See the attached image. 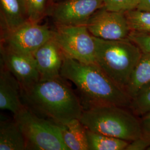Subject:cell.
<instances>
[{"mask_svg": "<svg viewBox=\"0 0 150 150\" xmlns=\"http://www.w3.org/2000/svg\"><path fill=\"white\" fill-rule=\"evenodd\" d=\"M64 144L68 150H88L87 129L80 119L61 126Z\"/></svg>", "mask_w": 150, "mask_h": 150, "instance_id": "obj_15", "label": "cell"}, {"mask_svg": "<svg viewBox=\"0 0 150 150\" xmlns=\"http://www.w3.org/2000/svg\"><path fill=\"white\" fill-rule=\"evenodd\" d=\"M150 145L149 142L141 137L129 142L125 150H146Z\"/></svg>", "mask_w": 150, "mask_h": 150, "instance_id": "obj_24", "label": "cell"}, {"mask_svg": "<svg viewBox=\"0 0 150 150\" xmlns=\"http://www.w3.org/2000/svg\"><path fill=\"white\" fill-rule=\"evenodd\" d=\"M86 26L93 36L104 40L127 38L131 32L125 12L109 10L105 7L91 16Z\"/></svg>", "mask_w": 150, "mask_h": 150, "instance_id": "obj_9", "label": "cell"}, {"mask_svg": "<svg viewBox=\"0 0 150 150\" xmlns=\"http://www.w3.org/2000/svg\"><path fill=\"white\" fill-rule=\"evenodd\" d=\"M130 110L138 117L150 112V82L142 86L132 98Z\"/></svg>", "mask_w": 150, "mask_h": 150, "instance_id": "obj_19", "label": "cell"}, {"mask_svg": "<svg viewBox=\"0 0 150 150\" xmlns=\"http://www.w3.org/2000/svg\"><path fill=\"white\" fill-rule=\"evenodd\" d=\"M94 39L96 43L95 63L126 91L142 51L129 38L116 40L96 37Z\"/></svg>", "mask_w": 150, "mask_h": 150, "instance_id": "obj_3", "label": "cell"}, {"mask_svg": "<svg viewBox=\"0 0 150 150\" xmlns=\"http://www.w3.org/2000/svg\"><path fill=\"white\" fill-rule=\"evenodd\" d=\"M52 2H53V4H55L56 2H59V1H61V0H52Z\"/></svg>", "mask_w": 150, "mask_h": 150, "instance_id": "obj_26", "label": "cell"}, {"mask_svg": "<svg viewBox=\"0 0 150 150\" xmlns=\"http://www.w3.org/2000/svg\"><path fill=\"white\" fill-rule=\"evenodd\" d=\"M54 38L66 57L85 64L95 62V41L86 26L56 25Z\"/></svg>", "mask_w": 150, "mask_h": 150, "instance_id": "obj_6", "label": "cell"}, {"mask_svg": "<svg viewBox=\"0 0 150 150\" xmlns=\"http://www.w3.org/2000/svg\"><path fill=\"white\" fill-rule=\"evenodd\" d=\"M129 38L137 45L143 52L150 53V33L131 31Z\"/></svg>", "mask_w": 150, "mask_h": 150, "instance_id": "obj_22", "label": "cell"}, {"mask_svg": "<svg viewBox=\"0 0 150 150\" xmlns=\"http://www.w3.org/2000/svg\"><path fill=\"white\" fill-rule=\"evenodd\" d=\"M150 82V53L143 52L131 76L126 91L131 98L139 89Z\"/></svg>", "mask_w": 150, "mask_h": 150, "instance_id": "obj_16", "label": "cell"}, {"mask_svg": "<svg viewBox=\"0 0 150 150\" xmlns=\"http://www.w3.org/2000/svg\"><path fill=\"white\" fill-rule=\"evenodd\" d=\"M24 107L18 81L1 62L0 109L9 111L15 116Z\"/></svg>", "mask_w": 150, "mask_h": 150, "instance_id": "obj_12", "label": "cell"}, {"mask_svg": "<svg viewBox=\"0 0 150 150\" xmlns=\"http://www.w3.org/2000/svg\"><path fill=\"white\" fill-rule=\"evenodd\" d=\"M88 150H125L129 141L87 129Z\"/></svg>", "mask_w": 150, "mask_h": 150, "instance_id": "obj_17", "label": "cell"}, {"mask_svg": "<svg viewBox=\"0 0 150 150\" xmlns=\"http://www.w3.org/2000/svg\"><path fill=\"white\" fill-rule=\"evenodd\" d=\"M62 78L40 80L21 89L22 101L26 107L59 126L80 119L84 110L80 99Z\"/></svg>", "mask_w": 150, "mask_h": 150, "instance_id": "obj_2", "label": "cell"}, {"mask_svg": "<svg viewBox=\"0 0 150 150\" xmlns=\"http://www.w3.org/2000/svg\"><path fill=\"white\" fill-rule=\"evenodd\" d=\"M1 62L18 81L21 89H26L40 80L33 55L17 52L1 46Z\"/></svg>", "mask_w": 150, "mask_h": 150, "instance_id": "obj_10", "label": "cell"}, {"mask_svg": "<svg viewBox=\"0 0 150 150\" xmlns=\"http://www.w3.org/2000/svg\"><path fill=\"white\" fill-rule=\"evenodd\" d=\"M27 6L29 21L40 23L48 16L51 7L52 0H25Z\"/></svg>", "mask_w": 150, "mask_h": 150, "instance_id": "obj_20", "label": "cell"}, {"mask_svg": "<svg viewBox=\"0 0 150 150\" xmlns=\"http://www.w3.org/2000/svg\"><path fill=\"white\" fill-rule=\"evenodd\" d=\"M140 0H103L105 7L111 11H125L136 8Z\"/></svg>", "mask_w": 150, "mask_h": 150, "instance_id": "obj_21", "label": "cell"}, {"mask_svg": "<svg viewBox=\"0 0 150 150\" xmlns=\"http://www.w3.org/2000/svg\"><path fill=\"white\" fill-rule=\"evenodd\" d=\"M150 150V145L148 147V148L147 149V150Z\"/></svg>", "mask_w": 150, "mask_h": 150, "instance_id": "obj_27", "label": "cell"}, {"mask_svg": "<svg viewBox=\"0 0 150 150\" xmlns=\"http://www.w3.org/2000/svg\"><path fill=\"white\" fill-rule=\"evenodd\" d=\"M80 120L86 129L129 142L141 137L139 117L130 109L100 105L84 109Z\"/></svg>", "mask_w": 150, "mask_h": 150, "instance_id": "obj_4", "label": "cell"}, {"mask_svg": "<svg viewBox=\"0 0 150 150\" xmlns=\"http://www.w3.org/2000/svg\"><path fill=\"white\" fill-rule=\"evenodd\" d=\"M61 76L75 84L86 109L100 105H116L130 109L128 93L95 62L85 64L64 57Z\"/></svg>", "mask_w": 150, "mask_h": 150, "instance_id": "obj_1", "label": "cell"}, {"mask_svg": "<svg viewBox=\"0 0 150 150\" xmlns=\"http://www.w3.org/2000/svg\"><path fill=\"white\" fill-rule=\"evenodd\" d=\"M14 118L25 137L26 150H68L61 126L38 116L25 106Z\"/></svg>", "mask_w": 150, "mask_h": 150, "instance_id": "obj_5", "label": "cell"}, {"mask_svg": "<svg viewBox=\"0 0 150 150\" xmlns=\"http://www.w3.org/2000/svg\"><path fill=\"white\" fill-rule=\"evenodd\" d=\"M125 14L131 31L150 33V11L136 8Z\"/></svg>", "mask_w": 150, "mask_h": 150, "instance_id": "obj_18", "label": "cell"}, {"mask_svg": "<svg viewBox=\"0 0 150 150\" xmlns=\"http://www.w3.org/2000/svg\"><path fill=\"white\" fill-rule=\"evenodd\" d=\"M103 7V0H61L53 4L48 16L56 25L86 26L91 16Z\"/></svg>", "mask_w": 150, "mask_h": 150, "instance_id": "obj_8", "label": "cell"}, {"mask_svg": "<svg viewBox=\"0 0 150 150\" xmlns=\"http://www.w3.org/2000/svg\"><path fill=\"white\" fill-rule=\"evenodd\" d=\"M141 137L150 144V112L139 117Z\"/></svg>", "mask_w": 150, "mask_h": 150, "instance_id": "obj_23", "label": "cell"}, {"mask_svg": "<svg viewBox=\"0 0 150 150\" xmlns=\"http://www.w3.org/2000/svg\"><path fill=\"white\" fill-rule=\"evenodd\" d=\"M40 75V80L61 77L64 54L54 38L44 43L33 54Z\"/></svg>", "mask_w": 150, "mask_h": 150, "instance_id": "obj_11", "label": "cell"}, {"mask_svg": "<svg viewBox=\"0 0 150 150\" xmlns=\"http://www.w3.org/2000/svg\"><path fill=\"white\" fill-rule=\"evenodd\" d=\"M2 32L12 30L29 21L25 0H0Z\"/></svg>", "mask_w": 150, "mask_h": 150, "instance_id": "obj_13", "label": "cell"}, {"mask_svg": "<svg viewBox=\"0 0 150 150\" xmlns=\"http://www.w3.org/2000/svg\"><path fill=\"white\" fill-rule=\"evenodd\" d=\"M54 38V30L47 25L28 21L1 33V46L22 54L33 55L44 43Z\"/></svg>", "mask_w": 150, "mask_h": 150, "instance_id": "obj_7", "label": "cell"}, {"mask_svg": "<svg viewBox=\"0 0 150 150\" xmlns=\"http://www.w3.org/2000/svg\"><path fill=\"white\" fill-rule=\"evenodd\" d=\"M137 8L150 11V0H140Z\"/></svg>", "mask_w": 150, "mask_h": 150, "instance_id": "obj_25", "label": "cell"}, {"mask_svg": "<svg viewBox=\"0 0 150 150\" xmlns=\"http://www.w3.org/2000/svg\"><path fill=\"white\" fill-rule=\"evenodd\" d=\"M0 150H26L25 137L15 118L11 120L2 117L1 116Z\"/></svg>", "mask_w": 150, "mask_h": 150, "instance_id": "obj_14", "label": "cell"}]
</instances>
